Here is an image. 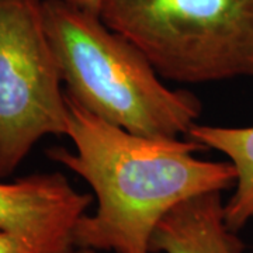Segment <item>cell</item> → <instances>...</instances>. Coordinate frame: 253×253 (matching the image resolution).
<instances>
[{
  "label": "cell",
  "instance_id": "cell-1",
  "mask_svg": "<svg viewBox=\"0 0 253 253\" xmlns=\"http://www.w3.org/2000/svg\"><path fill=\"white\" fill-rule=\"evenodd\" d=\"M66 136L75 152L52 146L46 156L89 183L97 208L79 219L78 248L113 253H152L155 228L186 200L235 186L231 162L196 158L193 139L131 134L84 110L66 93Z\"/></svg>",
  "mask_w": 253,
  "mask_h": 253
},
{
  "label": "cell",
  "instance_id": "cell-2",
  "mask_svg": "<svg viewBox=\"0 0 253 253\" xmlns=\"http://www.w3.org/2000/svg\"><path fill=\"white\" fill-rule=\"evenodd\" d=\"M42 16L71 99L135 135H187L201 114V101L191 91L163 84L134 42L107 27L100 16L66 0H42Z\"/></svg>",
  "mask_w": 253,
  "mask_h": 253
},
{
  "label": "cell",
  "instance_id": "cell-3",
  "mask_svg": "<svg viewBox=\"0 0 253 253\" xmlns=\"http://www.w3.org/2000/svg\"><path fill=\"white\" fill-rule=\"evenodd\" d=\"M100 18L134 42L163 79L253 78V0H101Z\"/></svg>",
  "mask_w": 253,
  "mask_h": 253
},
{
  "label": "cell",
  "instance_id": "cell-4",
  "mask_svg": "<svg viewBox=\"0 0 253 253\" xmlns=\"http://www.w3.org/2000/svg\"><path fill=\"white\" fill-rule=\"evenodd\" d=\"M42 0H0V179L46 135H66L68 104Z\"/></svg>",
  "mask_w": 253,
  "mask_h": 253
},
{
  "label": "cell",
  "instance_id": "cell-5",
  "mask_svg": "<svg viewBox=\"0 0 253 253\" xmlns=\"http://www.w3.org/2000/svg\"><path fill=\"white\" fill-rule=\"evenodd\" d=\"M91 196L73 189L61 173H36L0 181V232L30 244L40 253H66L87 214Z\"/></svg>",
  "mask_w": 253,
  "mask_h": 253
},
{
  "label": "cell",
  "instance_id": "cell-6",
  "mask_svg": "<svg viewBox=\"0 0 253 253\" xmlns=\"http://www.w3.org/2000/svg\"><path fill=\"white\" fill-rule=\"evenodd\" d=\"M222 193L186 200L159 221L151 239L152 253H242L244 244L225 222Z\"/></svg>",
  "mask_w": 253,
  "mask_h": 253
},
{
  "label": "cell",
  "instance_id": "cell-7",
  "mask_svg": "<svg viewBox=\"0 0 253 253\" xmlns=\"http://www.w3.org/2000/svg\"><path fill=\"white\" fill-rule=\"evenodd\" d=\"M187 138L206 149H215L235 168L234 193L225 203V222L234 232L253 221V126H218L194 124Z\"/></svg>",
  "mask_w": 253,
  "mask_h": 253
},
{
  "label": "cell",
  "instance_id": "cell-8",
  "mask_svg": "<svg viewBox=\"0 0 253 253\" xmlns=\"http://www.w3.org/2000/svg\"><path fill=\"white\" fill-rule=\"evenodd\" d=\"M0 253H40L37 249L16 236L0 232Z\"/></svg>",
  "mask_w": 253,
  "mask_h": 253
},
{
  "label": "cell",
  "instance_id": "cell-9",
  "mask_svg": "<svg viewBox=\"0 0 253 253\" xmlns=\"http://www.w3.org/2000/svg\"><path fill=\"white\" fill-rule=\"evenodd\" d=\"M73 6L79 7L82 10H86L91 14L100 16V7H101V0H66Z\"/></svg>",
  "mask_w": 253,
  "mask_h": 253
},
{
  "label": "cell",
  "instance_id": "cell-10",
  "mask_svg": "<svg viewBox=\"0 0 253 253\" xmlns=\"http://www.w3.org/2000/svg\"><path fill=\"white\" fill-rule=\"evenodd\" d=\"M66 253H97L96 251H93V249H87V248H78V246H75L73 249H71L69 252Z\"/></svg>",
  "mask_w": 253,
  "mask_h": 253
}]
</instances>
